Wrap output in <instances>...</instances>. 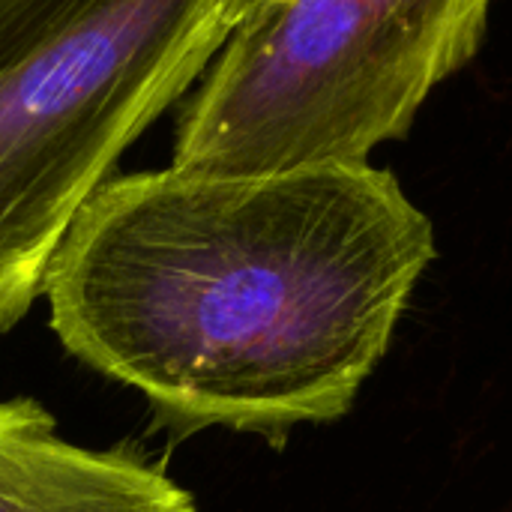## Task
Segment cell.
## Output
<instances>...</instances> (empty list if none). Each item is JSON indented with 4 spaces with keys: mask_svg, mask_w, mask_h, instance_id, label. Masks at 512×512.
<instances>
[{
    "mask_svg": "<svg viewBox=\"0 0 512 512\" xmlns=\"http://www.w3.org/2000/svg\"><path fill=\"white\" fill-rule=\"evenodd\" d=\"M429 216L372 162L264 177H111L42 294L84 366L138 390L159 429L282 444L345 417L435 261Z\"/></svg>",
    "mask_w": 512,
    "mask_h": 512,
    "instance_id": "6da1fadb",
    "label": "cell"
},
{
    "mask_svg": "<svg viewBox=\"0 0 512 512\" xmlns=\"http://www.w3.org/2000/svg\"><path fill=\"white\" fill-rule=\"evenodd\" d=\"M243 21L246 0H0V336L120 156Z\"/></svg>",
    "mask_w": 512,
    "mask_h": 512,
    "instance_id": "7a4b0ae2",
    "label": "cell"
},
{
    "mask_svg": "<svg viewBox=\"0 0 512 512\" xmlns=\"http://www.w3.org/2000/svg\"><path fill=\"white\" fill-rule=\"evenodd\" d=\"M495 0H279L186 96L171 168L264 177L366 165L480 48Z\"/></svg>",
    "mask_w": 512,
    "mask_h": 512,
    "instance_id": "3957f363",
    "label": "cell"
},
{
    "mask_svg": "<svg viewBox=\"0 0 512 512\" xmlns=\"http://www.w3.org/2000/svg\"><path fill=\"white\" fill-rule=\"evenodd\" d=\"M0 512H195L162 468L63 441L33 399L0 402Z\"/></svg>",
    "mask_w": 512,
    "mask_h": 512,
    "instance_id": "277c9868",
    "label": "cell"
},
{
    "mask_svg": "<svg viewBox=\"0 0 512 512\" xmlns=\"http://www.w3.org/2000/svg\"><path fill=\"white\" fill-rule=\"evenodd\" d=\"M273 3H279V0H246V18L255 15V12H261L264 6H273Z\"/></svg>",
    "mask_w": 512,
    "mask_h": 512,
    "instance_id": "5b68a950",
    "label": "cell"
}]
</instances>
